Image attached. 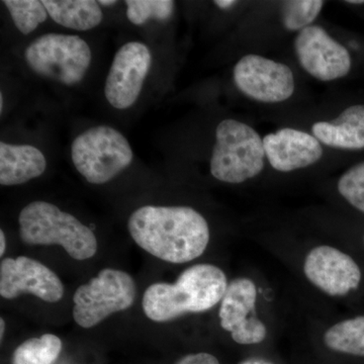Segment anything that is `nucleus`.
<instances>
[{
	"label": "nucleus",
	"instance_id": "nucleus-22",
	"mask_svg": "<svg viewBox=\"0 0 364 364\" xmlns=\"http://www.w3.org/2000/svg\"><path fill=\"white\" fill-rule=\"evenodd\" d=\"M127 18L136 26L149 20L166 21L171 18L174 2L171 0H127Z\"/></svg>",
	"mask_w": 364,
	"mask_h": 364
},
{
	"label": "nucleus",
	"instance_id": "nucleus-14",
	"mask_svg": "<svg viewBox=\"0 0 364 364\" xmlns=\"http://www.w3.org/2000/svg\"><path fill=\"white\" fill-rule=\"evenodd\" d=\"M265 154L270 165L282 172L306 168L323 156L317 139L306 132L284 128L263 139Z\"/></svg>",
	"mask_w": 364,
	"mask_h": 364
},
{
	"label": "nucleus",
	"instance_id": "nucleus-31",
	"mask_svg": "<svg viewBox=\"0 0 364 364\" xmlns=\"http://www.w3.org/2000/svg\"><path fill=\"white\" fill-rule=\"evenodd\" d=\"M245 364H267V363H261V361H255V363H245Z\"/></svg>",
	"mask_w": 364,
	"mask_h": 364
},
{
	"label": "nucleus",
	"instance_id": "nucleus-4",
	"mask_svg": "<svg viewBox=\"0 0 364 364\" xmlns=\"http://www.w3.org/2000/svg\"><path fill=\"white\" fill-rule=\"evenodd\" d=\"M265 154L259 134L248 124L228 119L215 130L210 173L218 181L242 183L264 168Z\"/></svg>",
	"mask_w": 364,
	"mask_h": 364
},
{
	"label": "nucleus",
	"instance_id": "nucleus-19",
	"mask_svg": "<svg viewBox=\"0 0 364 364\" xmlns=\"http://www.w3.org/2000/svg\"><path fill=\"white\" fill-rule=\"evenodd\" d=\"M62 350V341L53 334L26 340L14 352L13 364H52Z\"/></svg>",
	"mask_w": 364,
	"mask_h": 364
},
{
	"label": "nucleus",
	"instance_id": "nucleus-18",
	"mask_svg": "<svg viewBox=\"0 0 364 364\" xmlns=\"http://www.w3.org/2000/svg\"><path fill=\"white\" fill-rule=\"evenodd\" d=\"M324 342L331 350L364 356V316L332 326L325 332Z\"/></svg>",
	"mask_w": 364,
	"mask_h": 364
},
{
	"label": "nucleus",
	"instance_id": "nucleus-17",
	"mask_svg": "<svg viewBox=\"0 0 364 364\" xmlns=\"http://www.w3.org/2000/svg\"><path fill=\"white\" fill-rule=\"evenodd\" d=\"M42 2L55 23L71 30H91L104 18L100 4L93 0H44Z\"/></svg>",
	"mask_w": 364,
	"mask_h": 364
},
{
	"label": "nucleus",
	"instance_id": "nucleus-6",
	"mask_svg": "<svg viewBox=\"0 0 364 364\" xmlns=\"http://www.w3.org/2000/svg\"><path fill=\"white\" fill-rule=\"evenodd\" d=\"M28 65L38 75L64 85H74L85 77L91 50L78 36L47 33L33 41L26 50Z\"/></svg>",
	"mask_w": 364,
	"mask_h": 364
},
{
	"label": "nucleus",
	"instance_id": "nucleus-23",
	"mask_svg": "<svg viewBox=\"0 0 364 364\" xmlns=\"http://www.w3.org/2000/svg\"><path fill=\"white\" fill-rule=\"evenodd\" d=\"M338 191L352 207L364 213V162L354 165L340 177Z\"/></svg>",
	"mask_w": 364,
	"mask_h": 364
},
{
	"label": "nucleus",
	"instance_id": "nucleus-9",
	"mask_svg": "<svg viewBox=\"0 0 364 364\" xmlns=\"http://www.w3.org/2000/svg\"><path fill=\"white\" fill-rule=\"evenodd\" d=\"M151 64L152 55L145 44L130 42L119 48L105 81V95L112 107L126 109L135 104Z\"/></svg>",
	"mask_w": 364,
	"mask_h": 364
},
{
	"label": "nucleus",
	"instance_id": "nucleus-15",
	"mask_svg": "<svg viewBox=\"0 0 364 364\" xmlns=\"http://www.w3.org/2000/svg\"><path fill=\"white\" fill-rule=\"evenodd\" d=\"M314 136L329 147L344 150L364 148V105H352L332 122H318L312 127Z\"/></svg>",
	"mask_w": 364,
	"mask_h": 364
},
{
	"label": "nucleus",
	"instance_id": "nucleus-26",
	"mask_svg": "<svg viewBox=\"0 0 364 364\" xmlns=\"http://www.w3.org/2000/svg\"><path fill=\"white\" fill-rule=\"evenodd\" d=\"M6 235H4V232L0 231V255H4V252H6Z\"/></svg>",
	"mask_w": 364,
	"mask_h": 364
},
{
	"label": "nucleus",
	"instance_id": "nucleus-24",
	"mask_svg": "<svg viewBox=\"0 0 364 364\" xmlns=\"http://www.w3.org/2000/svg\"><path fill=\"white\" fill-rule=\"evenodd\" d=\"M176 364H220L219 360L210 353L189 354L177 361Z\"/></svg>",
	"mask_w": 364,
	"mask_h": 364
},
{
	"label": "nucleus",
	"instance_id": "nucleus-1",
	"mask_svg": "<svg viewBox=\"0 0 364 364\" xmlns=\"http://www.w3.org/2000/svg\"><path fill=\"white\" fill-rule=\"evenodd\" d=\"M128 229L144 250L176 264L200 257L210 241L208 222L189 207L145 205L131 215Z\"/></svg>",
	"mask_w": 364,
	"mask_h": 364
},
{
	"label": "nucleus",
	"instance_id": "nucleus-5",
	"mask_svg": "<svg viewBox=\"0 0 364 364\" xmlns=\"http://www.w3.org/2000/svg\"><path fill=\"white\" fill-rule=\"evenodd\" d=\"M74 166L86 181L104 184L121 173L133 161L126 136L109 126L88 129L76 136L71 146Z\"/></svg>",
	"mask_w": 364,
	"mask_h": 364
},
{
	"label": "nucleus",
	"instance_id": "nucleus-21",
	"mask_svg": "<svg viewBox=\"0 0 364 364\" xmlns=\"http://www.w3.org/2000/svg\"><path fill=\"white\" fill-rule=\"evenodd\" d=\"M324 6L321 0H289L282 2L280 16L287 31L301 32L317 18Z\"/></svg>",
	"mask_w": 364,
	"mask_h": 364
},
{
	"label": "nucleus",
	"instance_id": "nucleus-28",
	"mask_svg": "<svg viewBox=\"0 0 364 364\" xmlns=\"http://www.w3.org/2000/svg\"><path fill=\"white\" fill-rule=\"evenodd\" d=\"M98 4H100V6H114V4H117V1L116 0H112V1H107V0H100Z\"/></svg>",
	"mask_w": 364,
	"mask_h": 364
},
{
	"label": "nucleus",
	"instance_id": "nucleus-2",
	"mask_svg": "<svg viewBox=\"0 0 364 364\" xmlns=\"http://www.w3.org/2000/svg\"><path fill=\"white\" fill-rule=\"evenodd\" d=\"M228 284L226 274L219 267L193 265L184 270L174 284L158 282L148 287L144 294L143 310L154 322L205 312L222 301Z\"/></svg>",
	"mask_w": 364,
	"mask_h": 364
},
{
	"label": "nucleus",
	"instance_id": "nucleus-7",
	"mask_svg": "<svg viewBox=\"0 0 364 364\" xmlns=\"http://www.w3.org/2000/svg\"><path fill=\"white\" fill-rule=\"evenodd\" d=\"M135 296L133 277L122 270L107 268L76 289L74 320L80 327H95L112 314L130 308Z\"/></svg>",
	"mask_w": 364,
	"mask_h": 364
},
{
	"label": "nucleus",
	"instance_id": "nucleus-12",
	"mask_svg": "<svg viewBox=\"0 0 364 364\" xmlns=\"http://www.w3.org/2000/svg\"><path fill=\"white\" fill-rule=\"evenodd\" d=\"M23 294L57 303L63 298L64 287L58 275L39 261L26 256L4 258L0 264V294L13 299Z\"/></svg>",
	"mask_w": 364,
	"mask_h": 364
},
{
	"label": "nucleus",
	"instance_id": "nucleus-20",
	"mask_svg": "<svg viewBox=\"0 0 364 364\" xmlns=\"http://www.w3.org/2000/svg\"><path fill=\"white\" fill-rule=\"evenodd\" d=\"M2 4L9 9L14 26L23 35L33 33L48 18V11L42 1L38 0H4Z\"/></svg>",
	"mask_w": 364,
	"mask_h": 364
},
{
	"label": "nucleus",
	"instance_id": "nucleus-11",
	"mask_svg": "<svg viewBox=\"0 0 364 364\" xmlns=\"http://www.w3.org/2000/svg\"><path fill=\"white\" fill-rule=\"evenodd\" d=\"M257 289L252 280L236 279L228 284L220 306L223 329L231 333L236 343H261L267 334V326L255 315Z\"/></svg>",
	"mask_w": 364,
	"mask_h": 364
},
{
	"label": "nucleus",
	"instance_id": "nucleus-29",
	"mask_svg": "<svg viewBox=\"0 0 364 364\" xmlns=\"http://www.w3.org/2000/svg\"><path fill=\"white\" fill-rule=\"evenodd\" d=\"M347 2L352 4H364V0H350V1Z\"/></svg>",
	"mask_w": 364,
	"mask_h": 364
},
{
	"label": "nucleus",
	"instance_id": "nucleus-16",
	"mask_svg": "<svg viewBox=\"0 0 364 364\" xmlns=\"http://www.w3.org/2000/svg\"><path fill=\"white\" fill-rule=\"evenodd\" d=\"M47 168L45 155L32 145L0 143V184L18 186L37 178Z\"/></svg>",
	"mask_w": 364,
	"mask_h": 364
},
{
	"label": "nucleus",
	"instance_id": "nucleus-13",
	"mask_svg": "<svg viewBox=\"0 0 364 364\" xmlns=\"http://www.w3.org/2000/svg\"><path fill=\"white\" fill-rule=\"evenodd\" d=\"M304 272L314 286L332 296L358 289L361 270L358 263L331 246H318L306 255Z\"/></svg>",
	"mask_w": 364,
	"mask_h": 364
},
{
	"label": "nucleus",
	"instance_id": "nucleus-3",
	"mask_svg": "<svg viewBox=\"0 0 364 364\" xmlns=\"http://www.w3.org/2000/svg\"><path fill=\"white\" fill-rule=\"evenodd\" d=\"M18 223L21 241L28 245H59L76 260L90 259L97 253V237L90 228L52 203H28Z\"/></svg>",
	"mask_w": 364,
	"mask_h": 364
},
{
	"label": "nucleus",
	"instance_id": "nucleus-27",
	"mask_svg": "<svg viewBox=\"0 0 364 364\" xmlns=\"http://www.w3.org/2000/svg\"><path fill=\"white\" fill-rule=\"evenodd\" d=\"M4 331H6V322L4 318H0V339L4 338Z\"/></svg>",
	"mask_w": 364,
	"mask_h": 364
},
{
	"label": "nucleus",
	"instance_id": "nucleus-25",
	"mask_svg": "<svg viewBox=\"0 0 364 364\" xmlns=\"http://www.w3.org/2000/svg\"><path fill=\"white\" fill-rule=\"evenodd\" d=\"M236 4L237 1H233V0H215V6L222 9H231Z\"/></svg>",
	"mask_w": 364,
	"mask_h": 364
},
{
	"label": "nucleus",
	"instance_id": "nucleus-10",
	"mask_svg": "<svg viewBox=\"0 0 364 364\" xmlns=\"http://www.w3.org/2000/svg\"><path fill=\"white\" fill-rule=\"evenodd\" d=\"M294 50L301 66L318 80H336L350 71L351 57L346 48L322 26L301 30L294 40Z\"/></svg>",
	"mask_w": 364,
	"mask_h": 364
},
{
	"label": "nucleus",
	"instance_id": "nucleus-30",
	"mask_svg": "<svg viewBox=\"0 0 364 364\" xmlns=\"http://www.w3.org/2000/svg\"><path fill=\"white\" fill-rule=\"evenodd\" d=\"M2 109H4V95H0V112H2Z\"/></svg>",
	"mask_w": 364,
	"mask_h": 364
},
{
	"label": "nucleus",
	"instance_id": "nucleus-8",
	"mask_svg": "<svg viewBox=\"0 0 364 364\" xmlns=\"http://www.w3.org/2000/svg\"><path fill=\"white\" fill-rule=\"evenodd\" d=\"M234 82L242 93L265 104L289 100L294 92V77L289 66L259 55L249 54L237 62Z\"/></svg>",
	"mask_w": 364,
	"mask_h": 364
}]
</instances>
